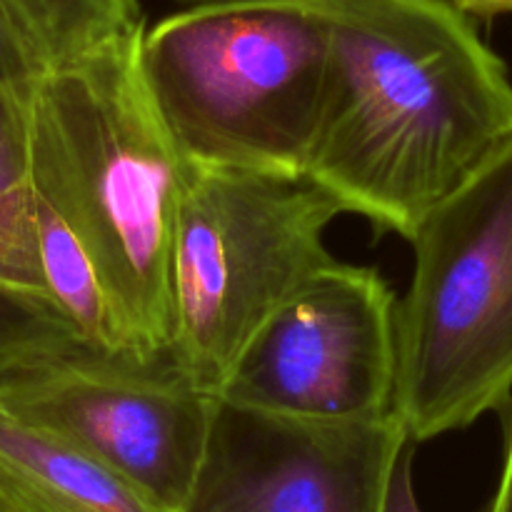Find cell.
<instances>
[{
	"label": "cell",
	"mask_w": 512,
	"mask_h": 512,
	"mask_svg": "<svg viewBox=\"0 0 512 512\" xmlns=\"http://www.w3.org/2000/svg\"><path fill=\"white\" fill-rule=\"evenodd\" d=\"M185 3H193L195 5V3H208V0H185Z\"/></svg>",
	"instance_id": "17"
},
{
	"label": "cell",
	"mask_w": 512,
	"mask_h": 512,
	"mask_svg": "<svg viewBox=\"0 0 512 512\" xmlns=\"http://www.w3.org/2000/svg\"><path fill=\"white\" fill-rule=\"evenodd\" d=\"M330 78L308 178L410 240L512 138V80L450 0H315Z\"/></svg>",
	"instance_id": "1"
},
{
	"label": "cell",
	"mask_w": 512,
	"mask_h": 512,
	"mask_svg": "<svg viewBox=\"0 0 512 512\" xmlns=\"http://www.w3.org/2000/svg\"><path fill=\"white\" fill-rule=\"evenodd\" d=\"M505 413V458L503 473H500L498 490L493 495L488 512H512V403L503 410Z\"/></svg>",
	"instance_id": "14"
},
{
	"label": "cell",
	"mask_w": 512,
	"mask_h": 512,
	"mask_svg": "<svg viewBox=\"0 0 512 512\" xmlns=\"http://www.w3.org/2000/svg\"><path fill=\"white\" fill-rule=\"evenodd\" d=\"M33 203L40 278L48 298L90 348L140 358L83 245L40 195L33 193Z\"/></svg>",
	"instance_id": "11"
},
{
	"label": "cell",
	"mask_w": 512,
	"mask_h": 512,
	"mask_svg": "<svg viewBox=\"0 0 512 512\" xmlns=\"http://www.w3.org/2000/svg\"><path fill=\"white\" fill-rule=\"evenodd\" d=\"M410 243L395 418L420 445L512 403V138Z\"/></svg>",
	"instance_id": "4"
},
{
	"label": "cell",
	"mask_w": 512,
	"mask_h": 512,
	"mask_svg": "<svg viewBox=\"0 0 512 512\" xmlns=\"http://www.w3.org/2000/svg\"><path fill=\"white\" fill-rule=\"evenodd\" d=\"M140 73L190 165L308 175L330 78L315 0H208L140 38Z\"/></svg>",
	"instance_id": "3"
},
{
	"label": "cell",
	"mask_w": 512,
	"mask_h": 512,
	"mask_svg": "<svg viewBox=\"0 0 512 512\" xmlns=\"http://www.w3.org/2000/svg\"><path fill=\"white\" fill-rule=\"evenodd\" d=\"M0 13L43 70L143 30L140 0H0Z\"/></svg>",
	"instance_id": "12"
},
{
	"label": "cell",
	"mask_w": 512,
	"mask_h": 512,
	"mask_svg": "<svg viewBox=\"0 0 512 512\" xmlns=\"http://www.w3.org/2000/svg\"><path fill=\"white\" fill-rule=\"evenodd\" d=\"M0 485L38 512H173L83 448L3 405Z\"/></svg>",
	"instance_id": "9"
},
{
	"label": "cell",
	"mask_w": 512,
	"mask_h": 512,
	"mask_svg": "<svg viewBox=\"0 0 512 512\" xmlns=\"http://www.w3.org/2000/svg\"><path fill=\"white\" fill-rule=\"evenodd\" d=\"M218 400L170 353L83 350L0 388L5 410L70 440L173 512L193 495Z\"/></svg>",
	"instance_id": "7"
},
{
	"label": "cell",
	"mask_w": 512,
	"mask_h": 512,
	"mask_svg": "<svg viewBox=\"0 0 512 512\" xmlns=\"http://www.w3.org/2000/svg\"><path fill=\"white\" fill-rule=\"evenodd\" d=\"M398 300L383 275L333 260L245 345L220 398L323 423L395 415Z\"/></svg>",
	"instance_id": "6"
},
{
	"label": "cell",
	"mask_w": 512,
	"mask_h": 512,
	"mask_svg": "<svg viewBox=\"0 0 512 512\" xmlns=\"http://www.w3.org/2000/svg\"><path fill=\"white\" fill-rule=\"evenodd\" d=\"M408 440L395 415L323 423L220 398L183 512H385Z\"/></svg>",
	"instance_id": "8"
},
{
	"label": "cell",
	"mask_w": 512,
	"mask_h": 512,
	"mask_svg": "<svg viewBox=\"0 0 512 512\" xmlns=\"http://www.w3.org/2000/svg\"><path fill=\"white\" fill-rule=\"evenodd\" d=\"M340 200L303 175L245 173L183 160L173 243L170 358L220 398L245 345L318 270Z\"/></svg>",
	"instance_id": "5"
},
{
	"label": "cell",
	"mask_w": 512,
	"mask_h": 512,
	"mask_svg": "<svg viewBox=\"0 0 512 512\" xmlns=\"http://www.w3.org/2000/svg\"><path fill=\"white\" fill-rule=\"evenodd\" d=\"M0 512H38V510H33L28 503H23L18 495L10 493L5 485H0Z\"/></svg>",
	"instance_id": "16"
},
{
	"label": "cell",
	"mask_w": 512,
	"mask_h": 512,
	"mask_svg": "<svg viewBox=\"0 0 512 512\" xmlns=\"http://www.w3.org/2000/svg\"><path fill=\"white\" fill-rule=\"evenodd\" d=\"M455 8L463 10L470 18L490 20L498 15H512V0H450Z\"/></svg>",
	"instance_id": "15"
},
{
	"label": "cell",
	"mask_w": 512,
	"mask_h": 512,
	"mask_svg": "<svg viewBox=\"0 0 512 512\" xmlns=\"http://www.w3.org/2000/svg\"><path fill=\"white\" fill-rule=\"evenodd\" d=\"M143 30L43 73L30 103V183L93 260L135 353L153 360L173 340L183 158L140 73Z\"/></svg>",
	"instance_id": "2"
},
{
	"label": "cell",
	"mask_w": 512,
	"mask_h": 512,
	"mask_svg": "<svg viewBox=\"0 0 512 512\" xmlns=\"http://www.w3.org/2000/svg\"><path fill=\"white\" fill-rule=\"evenodd\" d=\"M43 65L0 13V300L45 293L30 183V103Z\"/></svg>",
	"instance_id": "10"
},
{
	"label": "cell",
	"mask_w": 512,
	"mask_h": 512,
	"mask_svg": "<svg viewBox=\"0 0 512 512\" xmlns=\"http://www.w3.org/2000/svg\"><path fill=\"white\" fill-rule=\"evenodd\" d=\"M415 450H418V443L413 438L405 443V448L400 450V458L395 463L393 480H390L388 490V505H385V512H423L420 508L418 493H415Z\"/></svg>",
	"instance_id": "13"
}]
</instances>
